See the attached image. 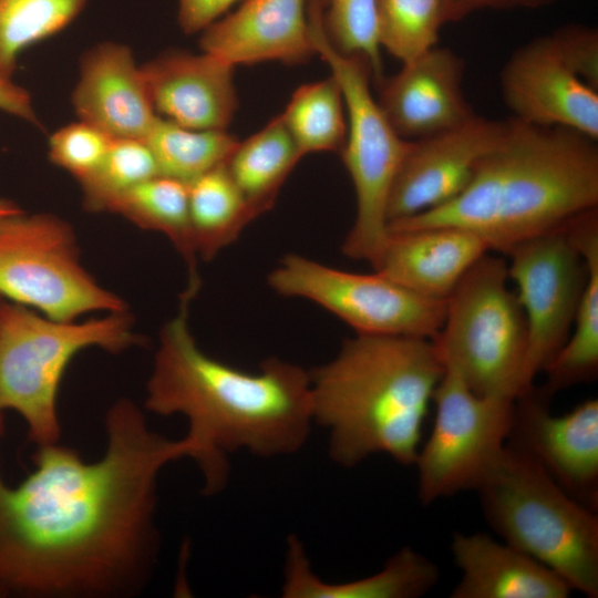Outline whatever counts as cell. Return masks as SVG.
<instances>
[{
    "instance_id": "6da1fadb",
    "label": "cell",
    "mask_w": 598,
    "mask_h": 598,
    "mask_svg": "<svg viewBox=\"0 0 598 598\" xmlns=\"http://www.w3.org/2000/svg\"><path fill=\"white\" fill-rule=\"evenodd\" d=\"M94 462L59 442L38 446L18 485L0 473V598H125L150 581L159 551L158 478L196 445L153 431L132 400L105 415Z\"/></svg>"
},
{
    "instance_id": "7a4b0ae2",
    "label": "cell",
    "mask_w": 598,
    "mask_h": 598,
    "mask_svg": "<svg viewBox=\"0 0 598 598\" xmlns=\"http://www.w3.org/2000/svg\"><path fill=\"white\" fill-rule=\"evenodd\" d=\"M192 300L182 295L177 315L161 330L144 409L187 420L203 493L212 496L228 481L230 454L272 458L306 445L315 425L310 375L279 358L248 372L209 357L188 326Z\"/></svg>"
},
{
    "instance_id": "3957f363",
    "label": "cell",
    "mask_w": 598,
    "mask_h": 598,
    "mask_svg": "<svg viewBox=\"0 0 598 598\" xmlns=\"http://www.w3.org/2000/svg\"><path fill=\"white\" fill-rule=\"evenodd\" d=\"M565 127L507 121L501 142L478 163L467 187L451 202L392 221L390 231L454 226L506 254L598 206V147Z\"/></svg>"
},
{
    "instance_id": "277c9868",
    "label": "cell",
    "mask_w": 598,
    "mask_h": 598,
    "mask_svg": "<svg viewBox=\"0 0 598 598\" xmlns=\"http://www.w3.org/2000/svg\"><path fill=\"white\" fill-rule=\"evenodd\" d=\"M445 372L431 339L355 333L309 371L315 425L328 453L350 468L375 454L414 465L434 391Z\"/></svg>"
},
{
    "instance_id": "5b68a950",
    "label": "cell",
    "mask_w": 598,
    "mask_h": 598,
    "mask_svg": "<svg viewBox=\"0 0 598 598\" xmlns=\"http://www.w3.org/2000/svg\"><path fill=\"white\" fill-rule=\"evenodd\" d=\"M505 543L598 597V514L567 494L529 456L506 443L474 489Z\"/></svg>"
},
{
    "instance_id": "8992f818",
    "label": "cell",
    "mask_w": 598,
    "mask_h": 598,
    "mask_svg": "<svg viewBox=\"0 0 598 598\" xmlns=\"http://www.w3.org/2000/svg\"><path fill=\"white\" fill-rule=\"evenodd\" d=\"M143 342L127 310L81 322L56 321L1 299L0 422L3 412L14 411L37 446L59 442L58 394L72 359L92 347L121 353Z\"/></svg>"
},
{
    "instance_id": "52a82bcc",
    "label": "cell",
    "mask_w": 598,
    "mask_h": 598,
    "mask_svg": "<svg viewBox=\"0 0 598 598\" xmlns=\"http://www.w3.org/2000/svg\"><path fill=\"white\" fill-rule=\"evenodd\" d=\"M508 281L507 261L489 251L481 257L446 298L433 341L474 393L515 401L533 386L525 379L526 318Z\"/></svg>"
},
{
    "instance_id": "ba28073f",
    "label": "cell",
    "mask_w": 598,
    "mask_h": 598,
    "mask_svg": "<svg viewBox=\"0 0 598 598\" xmlns=\"http://www.w3.org/2000/svg\"><path fill=\"white\" fill-rule=\"evenodd\" d=\"M308 20L316 53L338 81L347 111V137L339 154L353 184L357 213L341 249L346 257L372 266L389 236V196L411 142L398 135L372 95L369 62L332 47L316 2H308Z\"/></svg>"
},
{
    "instance_id": "9c48e42d",
    "label": "cell",
    "mask_w": 598,
    "mask_h": 598,
    "mask_svg": "<svg viewBox=\"0 0 598 598\" xmlns=\"http://www.w3.org/2000/svg\"><path fill=\"white\" fill-rule=\"evenodd\" d=\"M0 298L56 321L127 310L83 267L65 220L22 210L0 216Z\"/></svg>"
},
{
    "instance_id": "30bf717a",
    "label": "cell",
    "mask_w": 598,
    "mask_h": 598,
    "mask_svg": "<svg viewBox=\"0 0 598 598\" xmlns=\"http://www.w3.org/2000/svg\"><path fill=\"white\" fill-rule=\"evenodd\" d=\"M435 419L414 465L423 505L474 491L504 450L515 401L474 393L445 365L432 399Z\"/></svg>"
},
{
    "instance_id": "8fae6325",
    "label": "cell",
    "mask_w": 598,
    "mask_h": 598,
    "mask_svg": "<svg viewBox=\"0 0 598 598\" xmlns=\"http://www.w3.org/2000/svg\"><path fill=\"white\" fill-rule=\"evenodd\" d=\"M267 283L280 296L315 302L355 333L434 340L445 317L446 299L421 296L374 270L346 271L297 254L286 255Z\"/></svg>"
},
{
    "instance_id": "7c38bea8",
    "label": "cell",
    "mask_w": 598,
    "mask_h": 598,
    "mask_svg": "<svg viewBox=\"0 0 598 598\" xmlns=\"http://www.w3.org/2000/svg\"><path fill=\"white\" fill-rule=\"evenodd\" d=\"M505 255L526 318L525 379L532 388L570 334L587 266L566 225L517 244Z\"/></svg>"
},
{
    "instance_id": "4fadbf2b",
    "label": "cell",
    "mask_w": 598,
    "mask_h": 598,
    "mask_svg": "<svg viewBox=\"0 0 598 598\" xmlns=\"http://www.w3.org/2000/svg\"><path fill=\"white\" fill-rule=\"evenodd\" d=\"M507 444L535 461L567 494L598 509V400L551 413L549 395L529 391L515 400Z\"/></svg>"
},
{
    "instance_id": "5bb4252c",
    "label": "cell",
    "mask_w": 598,
    "mask_h": 598,
    "mask_svg": "<svg viewBox=\"0 0 598 598\" xmlns=\"http://www.w3.org/2000/svg\"><path fill=\"white\" fill-rule=\"evenodd\" d=\"M507 121L475 116L451 131L411 142L388 202V221L442 206L470 184L478 163L502 140Z\"/></svg>"
},
{
    "instance_id": "9a60e30c",
    "label": "cell",
    "mask_w": 598,
    "mask_h": 598,
    "mask_svg": "<svg viewBox=\"0 0 598 598\" xmlns=\"http://www.w3.org/2000/svg\"><path fill=\"white\" fill-rule=\"evenodd\" d=\"M504 103L515 120L565 127L598 138V91L566 64L551 35L517 49L501 73Z\"/></svg>"
},
{
    "instance_id": "2e32d148",
    "label": "cell",
    "mask_w": 598,
    "mask_h": 598,
    "mask_svg": "<svg viewBox=\"0 0 598 598\" xmlns=\"http://www.w3.org/2000/svg\"><path fill=\"white\" fill-rule=\"evenodd\" d=\"M464 70L457 53L435 45L377 82L378 104L400 137L424 140L476 116L464 95Z\"/></svg>"
},
{
    "instance_id": "e0dca14e",
    "label": "cell",
    "mask_w": 598,
    "mask_h": 598,
    "mask_svg": "<svg viewBox=\"0 0 598 598\" xmlns=\"http://www.w3.org/2000/svg\"><path fill=\"white\" fill-rule=\"evenodd\" d=\"M156 114L193 130H227L238 107L230 63L167 51L141 65Z\"/></svg>"
},
{
    "instance_id": "ac0fdd59",
    "label": "cell",
    "mask_w": 598,
    "mask_h": 598,
    "mask_svg": "<svg viewBox=\"0 0 598 598\" xmlns=\"http://www.w3.org/2000/svg\"><path fill=\"white\" fill-rule=\"evenodd\" d=\"M199 45L234 66L267 61L293 65L317 54L308 0H244L202 31Z\"/></svg>"
},
{
    "instance_id": "d6986e66",
    "label": "cell",
    "mask_w": 598,
    "mask_h": 598,
    "mask_svg": "<svg viewBox=\"0 0 598 598\" xmlns=\"http://www.w3.org/2000/svg\"><path fill=\"white\" fill-rule=\"evenodd\" d=\"M72 104L81 121L112 138L145 140L158 116L132 50L109 41L81 59Z\"/></svg>"
},
{
    "instance_id": "ffe728a7",
    "label": "cell",
    "mask_w": 598,
    "mask_h": 598,
    "mask_svg": "<svg viewBox=\"0 0 598 598\" xmlns=\"http://www.w3.org/2000/svg\"><path fill=\"white\" fill-rule=\"evenodd\" d=\"M489 250L477 235L454 226L390 231L372 269L424 297L446 299Z\"/></svg>"
},
{
    "instance_id": "44dd1931",
    "label": "cell",
    "mask_w": 598,
    "mask_h": 598,
    "mask_svg": "<svg viewBox=\"0 0 598 598\" xmlns=\"http://www.w3.org/2000/svg\"><path fill=\"white\" fill-rule=\"evenodd\" d=\"M451 551L462 573L452 598H567L573 591L549 567L484 533H455Z\"/></svg>"
},
{
    "instance_id": "7402d4cb",
    "label": "cell",
    "mask_w": 598,
    "mask_h": 598,
    "mask_svg": "<svg viewBox=\"0 0 598 598\" xmlns=\"http://www.w3.org/2000/svg\"><path fill=\"white\" fill-rule=\"evenodd\" d=\"M437 566L421 553L404 547L371 576L331 584L317 576L301 540L289 536L281 594L285 598H417L437 582Z\"/></svg>"
},
{
    "instance_id": "603a6c76",
    "label": "cell",
    "mask_w": 598,
    "mask_h": 598,
    "mask_svg": "<svg viewBox=\"0 0 598 598\" xmlns=\"http://www.w3.org/2000/svg\"><path fill=\"white\" fill-rule=\"evenodd\" d=\"M567 231L587 266V280L574 320V332L545 369L547 395L594 380L598 372V210L569 221Z\"/></svg>"
},
{
    "instance_id": "cb8c5ba5",
    "label": "cell",
    "mask_w": 598,
    "mask_h": 598,
    "mask_svg": "<svg viewBox=\"0 0 598 598\" xmlns=\"http://www.w3.org/2000/svg\"><path fill=\"white\" fill-rule=\"evenodd\" d=\"M301 158L279 114L261 130L239 141L225 166L256 219L272 208L282 185Z\"/></svg>"
},
{
    "instance_id": "d4e9b609",
    "label": "cell",
    "mask_w": 598,
    "mask_h": 598,
    "mask_svg": "<svg viewBox=\"0 0 598 598\" xmlns=\"http://www.w3.org/2000/svg\"><path fill=\"white\" fill-rule=\"evenodd\" d=\"M140 228L165 235L184 259L188 271L185 293L196 296L200 288L197 251L188 208L187 184L156 175L132 187L109 207Z\"/></svg>"
},
{
    "instance_id": "484cf974",
    "label": "cell",
    "mask_w": 598,
    "mask_h": 598,
    "mask_svg": "<svg viewBox=\"0 0 598 598\" xmlns=\"http://www.w3.org/2000/svg\"><path fill=\"white\" fill-rule=\"evenodd\" d=\"M188 208L198 257L209 261L255 220L225 163L187 184Z\"/></svg>"
},
{
    "instance_id": "4316f807",
    "label": "cell",
    "mask_w": 598,
    "mask_h": 598,
    "mask_svg": "<svg viewBox=\"0 0 598 598\" xmlns=\"http://www.w3.org/2000/svg\"><path fill=\"white\" fill-rule=\"evenodd\" d=\"M300 154L340 153L348 121L338 81L329 78L299 86L280 113Z\"/></svg>"
},
{
    "instance_id": "83f0119b",
    "label": "cell",
    "mask_w": 598,
    "mask_h": 598,
    "mask_svg": "<svg viewBox=\"0 0 598 598\" xmlns=\"http://www.w3.org/2000/svg\"><path fill=\"white\" fill-rule=\"evenodd\" d=\"M144 141L158 174L185 184L224 164L239 142L227 130H193L161 116Z\"/></svg>"
},
{
    "instance_id": "f1b7e54d",
    "label": "cell",
    "mask_w": 598,
    "mask_h": 598,
    "mask_svg": "<svg viewBox=\"0 0 598 598\" xmlns=\"http://www.w3.org/2000/svg\"><path fill=\"white\" fill-rule=\"evenodd\" d=\"M87 0H0V75L12 79L20 54L53 37L82 12Z\"/></svg>"
},
{
    "instance_id": "f546056e",
    "label": "cell",
    "mask_w": 598,
    "mask_h": 598,
    "mask_svg": "<svg viewBox=\"0 0 598 598\" xmlns=\"http://www.w3.org/2000/svg\"><path fill=\"white\" fill-rule=\"evenodd\" d=\"M445 0H377L379 44L402 63L436 45Z\"/></svg>"
},
{
    "instance_id": "4dcf8cb0",
    "label": "cell",
    "mask_w": 598,
    "mask_h": 598,
    "mask_svg": "<svg viewBox=\"0 0 598 598\" xmlns=\"http://www.w3.org/2000/svg\"><path fill=\"white\" fill-rule=\"evenodd\" d=\"M156 175L154 155L144 140L113 138L100 164L79 182L83 206L93 213L107 212L117 197Z\"/></svg>"
},
{
    "instance_id": "1f68e13d",
    "label": "cell",
    "mask_w": 598,
    "mask_h": 598,
    "mask_svg": "<svg viewBox=\"0 0 598 598\" xmlns=\"http://www.w3.org/2000/svg\"><path fill=\"white\" fill-rule=\"evenodd\" d=\"M321 8L323 31L332 47L347 55L364 58L375 83L382 76L378 39L377 0H316Z\"/></svg>"
},
{
    "instance_id": "d6a6232c",
    "label": "cell",
    "mask_w": 598,
    "mask_h": 598,
    "mask_svg": "<svg viewBox=\"0 0 598 598\" xmlns=\"http://www.w3.org/2000/svg\"><path fill=\"white\" fill-rule=\"evenodd\" d=\"M112 137L79 121L56 130L49 138V159L78 182L86 177L106 154Z\"/></svg>"
},
{
    "instance_id": "836d02e7",
    "label": "cell",
    "mask_w": 598,
    "mask_h": 598,
    "mask_svg": "<svg viewBox=\"0 0 598 598\" xmlns=\"http://www.w3.org/2000/svg\"><path fill=\"white\" fill-rule=\"evenodd\" d=\"M566 64L598 91V32L585 25H566L551 34Z\"/></svg>"
},
{
    "instance_id": "e575fe53",
    "label": "cell",
    "mask_w": 598,
    "mask_h": 598,
    "mask_svg": "<svg viewBox=\"0 0 598 598\" xmlns=\"http://www.w3.org/2000/svg\"><path fill=\"white\" fill-rule=\"evenodd\" d=\"M239 0H178L177 21L186 34L202 32Z\"/></svg>"
},
{
    "instance_id": "d590c367",
    "label": "cell",
    "mask_w": 598,
    "mask_h": 598,
    "mask_svg": "<svg viewBox=\"0 0 598 598\" xmlns=\"http://www.w3.org/2000/svg\"><path fill=\"white\" fill-rule=\"evenodd\" d=\"M553 0H445L443 21L454 22L484 9L535 8Z\"/></svg>"
},
{
    "instance_id": "8d00e7d4",
    "label": "cell",
    "mask_w": 598,
    "mask_h": 598,
    "mask_svg": "<svg viewBox=\"0 0 598 598\" xmlns=\"http://www.w3.org/2000/svg\"><path fill=\"white\" fill-rule=\"evenodd\" d=\"M0 111L27 121L35 126L41 123L32 105L30 93L12 81L0 75Z\"/></svg>"
},
{
    "instance_id": "74e56055",
    "label": "cell",
    "mask_w": 598,
    "mask_h": 598,
    "mask_svg": "<svg viewBox=\"0 0 598 598\" xmlns=\"http://www.w3.org/2000/svg\"><path fill=\"white\" fill-rule=\"evenodd\" d=\"M21 210L14 203L6 199H0V216L12 214Z\"/></svg>"
},
{
    "instance_id": "f35d334b",
    "label": "cell",
    "mask_w": 598,
    "mask_h": 598,
    "mask_svg": "<svg viewBox=\"0 0 598 598\" xmlns=\"http://www.w3.org/2000/svg\"><path fill=\"white\" fill-rule=\"evenodd\" d=\"M0 301H1V298H0Z\"/></svg>"
}]
</instances>
